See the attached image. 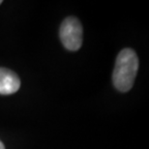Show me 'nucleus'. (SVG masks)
Instances as JSON below:
<instances>
[{
    "instance_id": "nucleus-1",
    "label": "nucleus",
    "mask_w": 149,
    "mask_h": 149,
    "mask_svg": "<svg viewBox=\"0 0 149 149\" xmlns=\"http://www.w3.org/2000/svg\"><path fill=\"white\" fill-rule=\"evenodd\" d=\"M139 70V57L132 49H124L116 57L112 73V82L120 92L132 89Z\"/></svg>"
},
{
    "instance_id": "nucleus-2",
    "label": "nucleus",
    "mask_w": 149,
    "mask_h": 149,
    "mask_svg": "<svg viewBox=\"0 0 149 149\" xmlns=\"http://www.w3.org/2000/svg\"><path fill=\"white\" fill-rule=\"evenodd\" d=\"M59 35L65 49L71 52H76L80 49L82 45L83 31L82 26L77 17H66L60 26Z\"/></svg>"
},
{
    "instance_id": "nucleus-3",
    "label": "nucleus",
    "mask_w": 149,
    "mask_h": 149,
    "mask_svg": "<svg viewBox=\"0 0 149 149\" xmlns=\"http://www.w3.org/2000/svg\"><path fill=\"white\" fill-rule=\"evenodd\" d=\"M19 87L20 80L17 74L6 68H0V94H14L19 90Z\"/></svg>"
},
{
    "instance_id": "nucleus-4",
    "label": "nucleus",
    "mask_w": 149,
    "mask_h": 149,
    "mask_svg": "<svg viewBox=\"0 0 149 149\" xmlns=\"http://www.w3.org/2000/svg\"><path fill=\"white\" fill-rule=\"evenodd\" d=\"M0 149H5L4 144L2 143V141H0Z\"/></svg>"
},
{
    "instance_id": "nucleus-5",
    "label": "nucleus",
    "mask_w": 149,
    "mask_h": 149,
    "mask_svg": "<svg viewBox=\"0 0 149 149\" xmlns=\"http://www.w3.org/2000/svg\"><path fill=\"white\" fill-rule=\"evenodd\" d=\"M1 3H2V0H0V4H1Z\"/></svg>"
}]
</instances>
